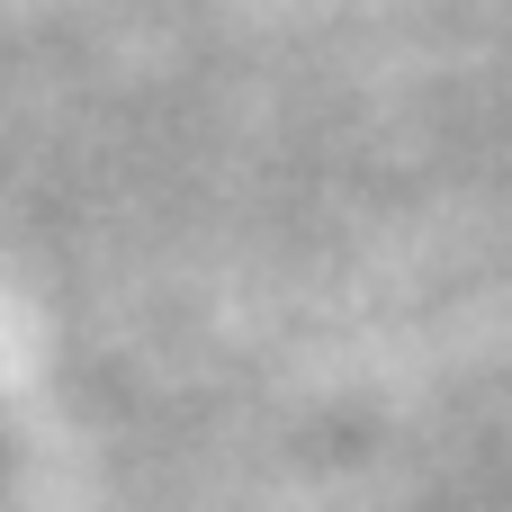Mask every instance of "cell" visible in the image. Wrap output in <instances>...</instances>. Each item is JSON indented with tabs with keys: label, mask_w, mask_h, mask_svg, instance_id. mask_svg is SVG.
<instances>
[{
	"label": "cell",
	"mask_w": 512,
	"mask_h": 512,
	"mask_svg": "<svg viewBox=\"0 0 512 512\" xmlns=\"http://www.w3.org/2000/svg\"><path fill=\"white\" fill-rule=\"evenodd\" d=\"M0 468H9V414H0Z\"/></svg>",
	"instance_id": "obj_1"
}]
</instances>
